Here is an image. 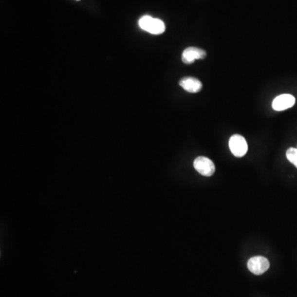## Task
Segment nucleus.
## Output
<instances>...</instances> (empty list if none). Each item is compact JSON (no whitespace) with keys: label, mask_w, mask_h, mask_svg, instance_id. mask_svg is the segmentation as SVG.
Segmentation results:
<instances>
[{"label":"nucleus","mask_w":297,"mask_h":297,"mask_svg":"<svg viewBox=\"0 0 297 297\" xmlns=\"http://www.w3.org/2000/svg\"><path fill=\"white\" fill-rule=\"evenodd\" d=\"M195 169L202 175L211 177L216 171V166L210 159L206 157L199 156L196 158L193 162Z\"/></svg>","instance_id":"nucleus-3"},{"label":"nucleus","mask_w":297,"mask_h":297,"mask_svg":"<svg viewBox=\"0 0 297 297\" xmlns=\"http://www.w3.org/2000/svg\"><path fill=\"white\" fill-rule=\"evenodd\" d=\"M179 85L186 92L192 93L200 92L203 89V83L199 79L192 77L182 78L179 81Z\"/></svg>","instance_id":"nucleus-7"},{"label":"nucleus","mask_w":297,"mask_h":297,"mask_svg":"<svg viewBox=\"0 0 297 297\" xmlns=\"http://www.w3.org/2000/svg\"><path fill=\"white\" fill-rule=\"evenodd\" d=\"M295 103L296 98L292 94H281L274 98L272 107L275 111H281L292 108Z\"/></svg>","instance_id":"nucleus-6"},{"label":"nucleus","mask_w":297,"mask_h":297,"mask_svg":"<svg viewBox=\"0 0 297 297\" xmlns=\"http://www.w3.org/2000/svg\"><path fill=\"white\" fill-rule=\"evenodd\" d=\"M270 267V262L265 257L255 256L248 261V268L255 275H262Z\"/></svg>","instance_id":"nucleus-4"},{"label":"nucleus","mask_w":297,"mask_h":297,"mask_svg":"<svg viewBox=\"0 0 297 297\" xmlns=\"http://www.w3.org/2000/svg\"><path fill=\"white\" fill-rule=\"evenodd\" d=\"M139 27L153 35H160L165 33V24L162 20L146 15L139 20Z\"/></svg>","instance_id":"nucleus-1"},{"label":"nucleus","mask_w":297,"mask_h":297,"mask_svg":"<svg viewBox=\"0 0 297 297\" xmlns=\"http://www.w3.org/2000/svg\"><path fill=\"white\" fill-rule=\"evenodd\" d=\"M205 56H206V52L204 50L191 46L184 50L182 54V60L184 64L190 65L197 59H205Z\"/></svg>","instance_id":"nucleus-5"},{"label":"nucleus","mask_w":297,"mask_h":297,"mask_svg":"<svg viewBox=\"0 0 297 297\" xmlns=\"http://www.w3.org/2000/svg\"><path fill=\"white\" fill-rule=\"evenodd\" d=\"M229 146L231 153L237 158H242L248 151V144L243 136L234 135L230 137Z\"/></svg>","instance_id":"nucleus-2"},{"label":"nucleus","mask_w":297,"mask_h":297,"mask_svg":"<svg viewBox=\"0 0 297 297\" xmlns=\"http://www.w3.org/2000/svg\"><path fill=\"white\" fill-rule=\"evenodd\" d=\"M286 158L297 167V148H289L286 150Z\"/></svg>","instance_id":"nucleus-8"}]
</instances>
